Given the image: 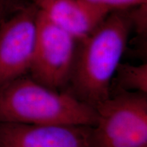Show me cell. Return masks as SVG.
<instances>
[{"instance_id": "obj_1", "label": "cell", "mask_w": 147, "mask_h": 147, "mask_svg": "<svg viewBox=\"0 0 147 147\" xmlns=\"http://www.w3.org/2000/svg\"><path fill=\"white\" fill-rule=\"evenodd\" d=\"M133 9L113 11L89 36L78 40L66 92L93 108L110 96L134 27Z\"/></svg>"}, {"instance_id": "obj_2", "label": "cell", "mask_w": 147, "mask_h": 147, "mask_svg": "<svg viewBox=\"0 0 147 147\" xmlns=\"http://www.w3.org/2000/svg\"><path fill=\"white\" fill-rule=\"evenodd\" d=\"M96 119L93 106L28 75L0 85V122L93 126Z\"/></svg>"}, {"instance_id": "obj_3", "label": "cell", "mask_w": 147, "mask_h": 147, "mask_svg": "<svg viewBox=\"0 0 147 147\" xmlns=\"http://www.w3.org/2000/svg\"><path fill=\"white\" fill-rule=\"evenodd\" d=\"M93 147L147 145V95L118 90L95 107Z\"/></svg>"}, {"instance_id": "obj_4", "label": "cell", "mask_w": 147, "mask_h": 147, "mask_svg": "<svg viewBox=\"0 0 147 147\" xmlns=\"http://www.w3.org/2000/svg\"><path fill=\"white\" fill-rule=\"evenodd\" d=\"M78 40L38 10L36 36L29 76L51 89L68 85Z\"/></svg>"}, {"instance_id": "obj_5", "label": "cell", "mask_w": 147, "mask_h": 147, "mask_svg": "<svg viewBox=\"0 0 147 147\" xmlns=\"http://www.w3.org/2000/svg\"><path fill=\"white\" fill-rule=\"evenodd\" d=\"M38 9L19 4L0 23V85L29 73L34 57Z\"/></svg>"}, {"instance_id": "obj_6", "label": "cell", "mask_w": 147, "mask_h": 147, "mask_svg": "<svg viewBox=\"0 0 147 147\" xmlns=\"http://www.w3.org/2000/svg\"><path fill=\"white\" fill-rule=\"evenodd\" d=\"M91 127L0 122V147H93Z\"/></svg>"}, {"instance_id": "obj_7", "label": "cell", "mask_w": 147, "mask_h": 147, "mask_svg": "<svg viewBox=\"0 0 147 147\" xmlns=\"http://www.w3.org/2000/svg\"><path fill=\"white\" fill-rule=\"evenodd\" d=\"M38 10L77 40L87 37L113 11L83 0H29Z\"/></svg>"}, {"instance_id": "obj_8", "label": "cell", "mask_w": 147, "mask_h": 147, "mask_svg": "<svg viewBox=\"0 0 147 147\" xmlns=\"http://www.w3.org/2000/svg\"><path fill=\"white\" fill-rule=\"evenodd\" d=\"M115 77L119 90L147 95L146 63L137 65L121 63Z\"/></svg>"}, {"instance_id": "obj_9", "label": "cell", "mask_w": 147, "mask_h": 147, "mask_svg": "<svg viewBox=\"0 0 147 147\" xmlns=\"http://www.w3.org/2000/svg\"><path fill=\"white\" fill-rule=\"evenodd\" d=\"M91 4L110 11L128 10L146 4L147 0H83Z\"/></svg>"}, {"instance_id": "obj_10", "label": "cell", "mask_w": 147, "mask_h": 147, "mask_svg": "<svg viewBox=\"0 0 147 147\" xmlns=\"http://www.w3.org/2000/svg\"><path fill=\"white\" fill-rule=\"evenodd\" d=\"M18 4L14 0H0V23L7 16L8 11H10L11 8L17 6Z\"/></svg>"}, {"instance_id": "obj_11", "label": "cell", "mask_w": 147, "mask_h": 147, "mask_svg": "<svg viewBox=\"0 0 147 147\" xmlns=\"http://www.w3.org/2000/svg\"><path fill=\"white\" fill-rule=\"evenodd\" d=\"M142 147H147V145H146V146H142Z\"/></svg>"}]
</instances>
